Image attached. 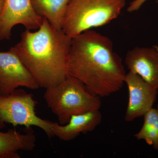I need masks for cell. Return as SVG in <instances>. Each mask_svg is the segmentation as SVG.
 <instances>
[{
	"label": "cell",
	"mask_w": 158,
	"mask_h": 158,
	"mask_svg": "<svg viewBox=\"0 0 158 158\" xmlns=\"http://www.w3.org/2000/svg\"><path fill=\"white\" fill-rule=\"evenodd\" d=\"M102 118L99 110L73 115L65 125L53 122L52 132L54 137L56 136L62 141H72L81 133L87 134L95 130L101 123Z\"/></svg>",
	"instance_id": "10"
},
{
	"label": "cell",
	"mask_w": 158,
	"mask_h": 158,
	"mask_svg": "<svg viewBox=\"0 0 158 158\" xmlns=\"http://www.w3.org/2000/svg\"><path fill=\"white\" fill-rule=\"evenodd\" d=\"M37 104L33 94L22 89H16L8 95H0V130L5 128L8 123L15 127H36L51 139L54 137L52 131L53 122L37 116Z\"/></svg>",
	"instance_id": "5"
},
{
	"label": "cell",
	"mask_w": 158,
	"mask_h": 158,
	"mask_svg": "<svg viewBox=\"0 0 158 158\" xmlns=\"http://www.w3.org/2000/svg\"><path fill=\"white\" fill-rule=\"evenodd\" d=\"M43 19L34 10L31 0H6L0 15V40L10 39L16 25H22L26 30H36Z\"/></svg>",
	"instance_id": "7"
},
{
	"label": "cell",
	"mask_w": 158,
	"mask_h": 158,
	"mask_svg": "<svg viewBox=\"0 0 158 158\" xmlns=\"http://www.w3.org/2000/svg\"><path fill=\"white\" fill-rule=\"evenodd\" d=\"M69 0H31L35 11L57 30L62 26Z\"/></svg>",
	"instance_id": "12"
},
{
	"label": "cell",
	"mask_w": 158,
	"mask_h": 158,
	"mask_svg": "<svg viewBox=\"0 0 158 158\" xmlns=\"http://www.w3.org/2000/svg\"><path fill=\"white\" fill-rule=\"evenodd\" d=\"M44 98L59 124L68 123L73 115L99 110V97L88 91L78 79L69 75L56 85L45 88Z\"/></svg>",
	"instance_id": "3"
},
{
	"label": "cell",
	"mask_w": 158,
	"mask_h": 158,
	"mask_svg": "<svg viewBox=\"0 0 158 158\" xmlns=\"http://www.w3.org/2000/svg\"><path fill=\"white\" fill-rule=\"evenodd\" d=\"M68 66L69 75L99 98L119 91L124 83L126 73L112 40L92 30L72 38Z\"/></svg>",
	"instance_id": "1"
},
{
	"label": "cell",
	"mask_w": 158,
	"mask_h": 158,
	"mask_svg": "<svg viewBox=\"0 0 158 158\" xmlns=\"http://www.w3.org/2000/svg\"><path fill=\"white\" fill-rule=\"evenodd\" d=\"M72 37L53 27L44 18L37 31L26 30L14 47L40 88L56 85L68 76Z\"/></svg>",
	"instance_id": "2"
},
{
	"label": "cell",
	"mask_w": 158,
	"mask_h": 158,
	"mask_svg": "<svg viewBox=\"0 0 158 158\" xmlns=\"http://www.w3.org/2000/svg\"><path fill=\"white\" fill-rule=\"evenodd\" d=\"M143 116V126L134 136L138 140H144L158 151V106L151 109Z\"/></svg>",
	"instance_id": "13"
},
{
	"label": "cell",
	"mask_w": 158,
	"mask_h": 158,
	"mask_svg": "<svg viewBox=\"0 0 158 158\" xmlns=\"http://www.w3.org/2000/svg\"><path fill=\"white\" fill-rule=\"evenodd\" d=\"M6 0H0V15L2 12Z\"/></svg>",
	"instance_id": "15"
},
{
	"label": "cell",
	"mask_w": 158,
	"mask_h": 158,
	"mask_svg": "<svg viewBox=\"0 0 158 158\" xmlns=\"http://www.w3.org/2000/svg\"><path fill=\"white\" fill-rule=\"evenodd\" d=\"M125 0H69L62 30L72 37L116 19Z\"/></svg>",
	"instance_id": "4"
},
{
	"label": "cell",
	"mask_w": 158,
	"mask_h": 158,
	"mask_svg": "<svg viewBox=\"0 0 158 158\" xmlns=\"http://www.w3.org/2000/svg\"><path fill=\"white\" fill-rule=\"evenodd\" d=\"M19 87L33 90L40 88L13 47L0 52V95H8Z\"/></svg>",
	"instance_id": "6"
},
{
	"label": "cell",
	"mask_w": 158,
	"mask_h": 158,
	"mask_svg": "<svg viewBox=\"0 0 158 158\" xmlns=\"http://www.w3.org/2000/svg\"><path fill=\"white\" fill-rule=\"evenodd\" d=\"M25 128L23 133L13 129L6 132L0 131V158H20L19 151L34 149L36 136L34 130L32 127Z\"/></svg>",
	"instance_id": "11"
},
{
	"label": "cell",
	"mask_w": 158,
	"mask_h": 158,
	"mask_svg": "<svg viewBox=\"0 0 158 158\" xmlns=\"http://www.w3.org/2000/svg\"><path fill=\"white\" fill-rule=\"evenodd\" d=\"M147 1V0H134L130 3L129 6L128 7L127 11L129 12H132L138 11Z\"/></svg>",
	"instance_id": "14"
},
{
	"label": "cell",
	"mask_w": 158,
	"mask_h": 158,
	"mask_svg": "<svg viewBox=\"0 0 158 158\" xmlns=\"http://www.w3.org/2000/svg\"><path fill=\"white\" fill-rule=\"evenodd\" d=\"M129 71L138 74L158 90V50L154 48L136 47L126 55Z\"/></svg>",
	"instance_id": "9"
},
{
	"label": "cell",
	"mask_w": 158,
	"mask_h": 158,
	"mask_svg": "<svg viewBox=\"0 0 158 158\" xmlns=\"http://www.w3.org/2000/svg\"><path fill=\"white\" fill-rule=\"evenodd\" d=\"M124 83L127 85L129 101L125 119L127 122L144 116L152 108L158 90L132 72L126 73Z\"/></svg>",
	"instance_id": "8"
}]
</instances>
